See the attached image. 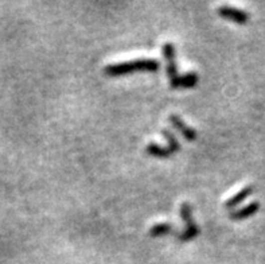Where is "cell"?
<instances>
[{
	"label": "cell",
	"instance_id": "cell-1",
	"mask_svg": "<svg viewBox=\"0 0 265 264\" xmlns=\"http://www.w3.org/2000/svg\"><path fill=\"white\" fill-rule=\"evenodd\" d=\"M159 68H160V65L156 59L141 58L120 62V64L108 65L107 68L104 69V73L109 77H117V76L132 73V72H156Z\"/></svg>",
	"mask_w": 265,
	"mask_h": 264
},
{
	"label": "cell",
	"instance_id": "cell-2",
	"mask_svg": "<svg viewBox=\"0 0 265 264\" xmlns=\"http://www.w3.org/2000/svg\"><path fill=\"white\" fill-rule=\"evenodd\" d=\"M180 217L186 224V229H184V232L178 235V240L182 243L194 240L199 233V228H198L197 223L194 221L193 214H191V206L189 202H183L180 205Z\"/></svg>",
	"mask_w": 265,
	"mask_h": 264
},
{
	"label": "cell",
	"instance_id": "cell-3",
	"mask_svg": "<svg viewBox=\"0 0 265 264\" xmlns=\"http://www.w3.org/2000/svg\"><path fill=\"white\" fill-rule=\"evenodd\" d=\"M163 54H164V58H166L167 62V76H168V80H170V85L172 89H176L180 76L178 74V68H176L175 47L171 42H166L163 45Z\"/></svg>",
	"mask_w": 265,
	"mask_h": 264
},
{
	"label": "cell",
	"instance_id": "cell-4",
	"mask_svg": "<svg viewBox=\"0 0 265 264\" xmlns=\"http://www.w3.org/2000/svg\"><path fill=\"white\" fill-rule=\"evenodd\" d=\"M218 15L222 18L230 19L238 24H247L249 20V14L243 11V9L236 8V7H230V5H221L218 8Z\"/></svg>",
	"mask_w": 265,
	"mask_h": 264
},
{
	"label": "cell",
	"instance_id": "cell-5",
	"mask_svg": "<svg viewBox=\"0 0 265 264\" xmlns=\"http://www.w3.org/2000/svg\"><path fill=\"white\" fill-rule=\"evenodd\" d=\"M168 120H170V123L172 124V126H174V127H175L176 130H178L186 139H187V140L193 141L197 139V131H195L194 128L189 127V126L184 123L183 120H182L178 115H170Z\"/></svg>",
	"mask_w": 265,
	"mask_h": 264
},
{
	"label": "cell",
	"instance_id": "cell-6",
	"mask_svg": "<svg viewBox=\"0 0 265 264\" xmlns=\"http://www.w3.org/2000/svg\"><path fill=\"white\" fill-rule=\"evenodd\" d=\"M259 209H260V204H259V202H252L249 205L244 206L243 209L232 212V213H230V220L240 221V220L248 219V217H251V216L256 213Z\"/></svg>",
	"mask_w": 265,
	"mask_h": 264
},
{
	"label": "cell",
	"instance_id": "cell-7",
	"mask_svg": "<svg viewBox=\"0 0 265 264\" xmlns=\"http://www.w3.org/2000/svg\"><path fill=\"white\" fill-rule=\"evenodd\" d=\"M145 152L151 156H155V158H168L171 155H174V150L170 148V147H162L156 144V143H149L148 146L145 147Z\"/></svg>",
	"mask_w": 265,
	"mask_h": 264
},
{
	"label": "cell",
	"instance_id": "cell-8",
	"mask_svg": "<svg viewBox=\"0 0 265 264\" xmlns=\"http://www.w3.org/2000/svg\"><path fill=\"white\" fill-rule=\"evenodd\" d=\"M252 193H253V186L244 187L243 190L238 191L236 196H233L232 198H229V200L226 201L225 206H226L228 209H233V208H236L237 205H240L244 200H247L248 197L251 196Z\"/></svg>",
	"mask_w": 265,
	"mask_h": 264
},
{
	"label": "cell",
	"instance_id": "cell-9",
	"mask_svg": "<svg viewBox=\"0 0 265 264\" xmlns=\"http://www.w3.org/2000/svg\"><path fill=\"white\" fill-rule=\"evenodd\" d=\"M198 82V74L195 72H189L184 76H180L179 81H178V87L176 89H189V88H194Z\"/></svg>",
	"mask_w": 265,
	"mask_h": 264
},
{
	"label": "cell",
	"instance_id": "cell-10",
	"mask_svg": "<svg viewBox=\"0 0 265 264\" xmlns=\"http://www.w3.org/2000/svg\"><path fill=\"white\" fill-rule=\"evenodd\" d=\"M174 232L172 229V225L168 223H159L155 224L151 229H149V235L152 237L163 236V235H168V233Z\"/></svg>",
	"mask_w": 265,
	"mask_h": 264
},
{
	"label": "cell",
	"instance_id": "cell-11",
	"mask_svg": "<svg viewBox=\"0 0 265 264\" xmlns=\"http://www.w3.org/2000/svg\"><path fill=\"white\" fill-rule=\"evenodd\" d=\"M163 135L166 136L167 141H168V147L170 148H172L174 150V152H178L180 148V144L179 141H178V139H176V136L172 133V132L170 131V130H167V128H164L163 130Z\"/></svg>",
	"mask_w": 265,
	"mask_h": 264
}]
</instances>
